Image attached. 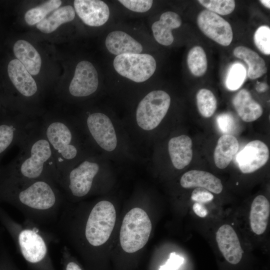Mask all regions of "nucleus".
Returning a JSON list of instances; mask_svg holds the SVG:
<instances>
[{
    "instance_id": "nucleus-2",
    "label": "nucleus",
    "mask_w": 270,
    "mask_h": 270,
    "mask_svg": "<svg viewBox=\"0 0 270 270\" xmlns=\"http://www.w3.org/2000/svg\"><path fill=\"white\" fill-rule=\"evenodd\" d=\"M18 146V154L6 166L0 167V174L49 180L59 186L61 175L40 122H38Z\"/></svg>"
},
{
    "instance_id": "nucleus-21",
    "label": "nucleus",
    "mask_w": 270,
    "mask_h": 270,
    "mask_svg": "<svg viewBox=\"0 0 270 270\" xmlns=\"http://www.w3.org/2000/svg\"><path fill=\"white\" fill-rule=\"evenodd\" d=\"M106 48L111 54L118 56L126 54H140L142 45L127 33L121 30H114L106 37Z\"/></svg>"
},
{
    "instance_id": "nucleus-11",
    "label": "nucleus",
    "mask_w": 270,
    "mask_h": 270,
    "mask_svg": "<svg viewBox=\"0 0 270 270\" xmlns=\"http://www.w3.org/2000/svg\"><path fill=\"white\" fill-rule=\"evenodd\" d=\"M37 122L26 116L2 114L0 118V160L8 150L20 144Z\"/></svg>"
},
{
    "instance_id": "nucleus-24",
    "label": "nucleus",
    "mask_w": 270,
    "mask_h": 270,
    "mask_svg": "<svg viewBox=\"0 0 270 270\" xmlns=\"http://www.w3.org/2000/svg\"><path fill=\"white\" fill-rule=\"evenodd\" d=\"M13 52L30 74H38L42 65L41 57L38 52L28 42L20 40L13 46Z\"/></svg>"
},
{
    "instance_id": "nucleus-19",
    "label": "nucleus",
    "mask_w": 270,
    "mask_h": 270,
    "mask_svg": "<svg viewBox=\"0 0 270 270\" xmlns=\"http://www.w3.org/2000/svg\"><path fill=\"white\" fill-rule=\"evenodd\" d=\"M168 150L173 166L177 170H182L192 160V140L185 134L172 137L168 142Z\"/></svg>"
},
{
    "instance_id": "nucleus-14",
    "label": "nucleus",
    "mask_w": 270,
    "mask_h": 270,
    "mask_svg": "<svg viewBox=\"0 0 270 270\" xmlns=\"http://www.w3.org/2000/svg\"><path fill=\"white\" fill-rule=\"evenodd\" d=\"M268 146L262 142H250L238 152L236 161L240 170L244 174L253 172L262 166L269 158Z\"/></svg>"
},
{
    "instance_id": "nucleus-30",
    "label": "nucleus",
    "mask_w": 270,
    "mask_h": 270,
    "mask_svg": "<svg viewBox=\"0 0 270 270\" xmlns=\"http://www.w3.org/2000/svg\"><path fill=\"white\" fill-rule=\"evenodd\" d=\"M196 104L200 114L204 118H210L214 113L217 107L216 99L209 90L202 88L197 92Z\"/></svg>"
},
{
    "instance_id": "nucleus-7",
    "label": "nucleus",
    "mask_w": 270,
    "mask_h": 270,
    "mask_svg": "<svg viewBox=\"0 0 270 270\" xmlns=\"http://www.w3.org/2000/svg\"><path fill=\"white\" fill-rule=\"evenodd\" d=\"M171 103L170 95L162 90L148 93L138 103L133 124L139 132L145 136L154 130L162 122Z\"/></svg>"
},
{
    "instance_id": "nucleus-10",
    "label": "nucleus",
    "mask_w": 270,
    "mask_h": 270,
    "mask_svg": "<svg viewBox=\"0 0 270 270\" xmlns=\"http://www.w3.org/2000/svg\"><path fill=\"white\" fill-rule=\"evenodd\" d=\"M115 70L121 76L136 82L149 79L156 71L154 58L147 54H126L116 56L114 60Z\"/></svg>"
},
{
    "instance_id": "nucleus-38",
    "label": "nucleus",
    "mask_w": 270,
    "mask_h": 270,
    "mask_svg": "<svg viewBox=\"0 0 270 270\" xmlns=\"http://www.w3.org/2000/svg\"><path fill=\"white\" fill-rule=\"evenodd\" d=\"M184 262V258L176 252H172L166 264L159 270H177Z\"/></svg>"
},
{
    "instance_id": "nucleus-13",
    "label": "nucleus",
    "mask_w": 270,
    "mask_h": 270,
    "mask_svg": "<svg viewBox=\"0 0 270 270\" xmlns=\"http://www.w3.org/2000/svg\"><path fill=\"white\" fill-rule=\"evenodd\" d=\"M98 84V74L96 68L90 62L82 60L76 66L68 92L74 98H86L96 92Z\"/></svg>"
},
{
    "instance_id": "nucleus-40",
    "label": "nucleus",
    "mask_w": 270,
    "mask_h": 270,
    "mask_svg": "<svg viewBox=\"0 0 270 270\" xmlns=\"http://www.w3.org/2000/svg\"><path fill=\"white\" fill-rule=\"evenodd\" d=\"M268 88V86L264 83L260 84L256 88V90L259 92L265 91Z\"/></svg>"
},
{
    "instance_id": "nucleus-9",
    "label": "nucleus",
    "mask_w": 270,
    "mask_h": 270,
    "mask_svg": "<svg viewBox=\"0 0 270 270\" xmlns=\"http://www.w3.org/2000/svg\"><path fill=\"white\" fill-rule=\"evenodd\" d=\"M152 223L142 209L134 208L124 216L120 234L123 250L133 253L142 248L147 243L152 231Z\"/></svg>"
},
{
    "instance_id": "nucleus-31",
    "label": "nucleus",
    "mask_w": 270,
    "mask_h": 270,
    "mask_svg": "<svg viewBox=\"0 0 270 270\" xmlns=\"http://www.w3.org/2000/svg\"><path fill=\"white\" fill-rule=\"evenodd\" d=\"M246 76V70L244 66L240 63L232 64L228 72L226 85L230 90L238 89L244 83Z\"/></svg>"
},
{
    "instance_id": "nucleus-41",
    "label": "nucleus",
    "mask_w": 270,
    "mask_h": 270,
    "mask_svg": "<svg viewBox=\"0 0 270 270\" xmlns=\"http://www.w3.org/2000/svg\"><path fill=\"white\" fill-rule=\"evenodd\" d=\"M4 104V96L2 94H0V118L2 116L4 113L1 111L0 108L1 106Z\"/></svg>"
},
{
    "instance_id": "nucleus-29",
    "label": "nucleus",
    "mask_w": 270,
    "mask_h": 270,
    "mask_svg": "<svg viewBox=\"0 0 270 270\" xmlns=\"http://www.w3.org/2000/svg\"><path fill=\"white\" fill-rule=\"evenodd\" d=\"M60 0H50L28 10L24 15L26 22L30 26L37 24L46 16L61 5Z\"/></svg>"
},
{
    "instance_id": "nucleus-4",
    "label": "nucleus",
    "mask_w": 270,
    "mask_h": 270,
    "mask_svg": "<svg viewBox=\"0 0 270 270\" xmlns=\"http://www.w3.org/2000/svg\"><path fill=\"white\" fill-rule=\"evenodd\" d=\"M0 222L12 238L16 248L34 270H55L49 253V245L58 238L50 230L24 220L13 219L0 205Z\"/></svg>"
},
{
    "instance_id": "nucleus-36",
    "label": "nucleus",
    "mask_w": 270,
    "mask_h": 270,
    "mask_svg": "<svg viewBox=\"0 0 270 270\" xmlns=\"http://www.w3.org/2000/svg\"><path fill=\"white\" fill-rule=\"evenodd\" d=\"M61 263L63 270H82L80 265L72 258L67 246H64L61 250Z\"/></svg>"
},
{
    "instance_id": "nucleus-42",
    "label": "nucleus",
    "mask_w": 270,
    "mask_h": 270,
    "mask_svg": "<svg viewBox=\"0 0 270 270\" xmlns=\"http://www.w3.org/2000/svg\"><path fill=\"white\" fill-rule=\"evenodd\" d=\"M260 2L268 8H270V1L269 0H260Z\"/></svg>"
},
{
    "instance_id": "nucleus-35",
    "label": "nucleus",
    "mask_w": 270,
    "mask_h": 270,
    "mask_svg": "<svg viewBox=\"0 0 270 270\" xmlns=\"http://www.w3.org/2000/svg\"><path fill=\"white\" fill-rule=\"evenodd\" d=\"M216 122L220 130L226 134L232 132L236 126L234 118L228 113L218 115L216 118Z\"/></svg>"
},
{
    "instance_id": "nucleus-16",
    "label": "nucleus",
    "mask_w": 270,
    "mask_h": 270,
    "mask_svg": "<svg viewBox=\"0 0 270 270\" xmlns=\"http://www.w3.org/2000/svg\"><path fill=\"white\" fill-rule=\"evenodd\" d=\"M216 235L218 248L226 261L232 264H238L244 250L234 229L230 225L224 224L218 228Z\"/></svg>"
},
{
    "instance_id": "nucleus-20",
    "label": "nucleus",
    "mask_w": 270,
    "mask_h": 270,
    "mask_svg": "<svg viewBox=\"0 0 270 270\" xmlns=\"http://www.w3.org/2000/svg\"><path fill=\"white\" fill-rule=\"evenodd\" d=\"M182 22L181 18L178 14L171 11L164 12L160 20L152 26L154 38L162 45H170L174 40L172 30L180 27Z\"/></svg>"
},
{
    "instance_id": "nucleus-22",
    "label": "nucleus",
    "mask_w": 270,
    "mask_h": 270,
    "mask_svg": "<svg viewBox=\"0 0 270 270\" xmlns=\"http://www.w3.org/2000/svg\"><path fill=\"white\" fill-rule=\"evenodd\" d=\"M234 106L240 118L246 122L258 119L263 114L262 106L254 100L245 89L238 91L232 100Z\"/></svg>"
},
{
    "instance_id": "nucleus-6",
    "label": "nucleus",
    "mask_w": 270,
    "mask_h": 270,
    "mask_svg": "<svg viewBox=\"0 0 270 270\" xmlns=\"http://www.w3.org/2000/svg\"><path fill=\"white\" fill-rule=\"evenodd\" d=\"M76 121L95 152L115 154L120 150L122 138L119 126L108 114L99 111L87 112Z\"/></svg>"
},
{
    "instance_id": "nucleus-12",
    "label": "nucleus",
    "mask_w": 270,
    "mask_h": 270,
    "mask_svg": "<svg viewBox=\"0 0 270 270\" xmlns=\"http://www.w3.org/2000/svg\"><path fill=\"white\" fill-rule=\"evenodd\" d=\"M197 24L204 34L220 44L228 46L232 42V26L219 15L208 10H203L198 16Z\"/></svg>"
},
{
    "instance_id": "nucleus-3",
    "label": "nucleus",
    "mask_w": 270,
    "mask_h": 270,
    "mask_svg": "<svg viewBox=\"0 0 270 270\" xmlns=\"http://www.w3.org/2000/svg\"><path fill=\"white\" fill-rule=\"evenodd\" d=\"M40 124L52 148L61 177L80 160L96 153L76 120L48 116Z\"/></svg>"
},
{
    "instance_id": "nucleus-18",
    "label": "nucleus",
    "mask_w": 270,
    "mask_h": 270,
    "mask_svg": "<svg viewBox=\"0 0 270 270\" xmlns=\"http://www.w3.org/2000/svg\"><path fill=\"white\" fill-rule=\"evenodd\" d=\"M180 184L185 188H201L216 194H220L223 189L220 178L210 172L200 170L185 172L180 179Z\"/></svg>"
},
{
    "instance_id": "nucleus-5",
    "label": "nucleus",
    "mask_w": 270,
    "mask_h": 270,
    "mask_svg": "<svg viewBox=\"0 0 270 270\" xmlns=\"http://www.w3.org/2000/svg\"><path fill=\"white\" fill-rule=\"evenodd\" d=\"M105 163L102 155L94 153L80 160L62 175L59 186L68 202L82 198L92 192Z\"/></svg>"
},
{
    "instance_id": "nucleus-1",
    "label": "nucleus",
    "mask_w": 270,
    "mask_h": 270,
    "mask_svg": "<svg viewBox=\"0 0 270 270\" xmlns=\"http://www.w3.org/2000/svg\"><path fill=\"white\" fill-rule=\"evenodd\" d=\"M66 202L59 186L52 181L0 174V204L11 205L24 220L40 228H51L52 230Z\"/></svg>"
},
{
    "instance_id": "nucleus-15",
    "label": "nucleus",
    "mask_w": 270,
    "mask_h": 270,
    "mask_svg": "<svg viewBox=\"0 0 270 270\" xmlns=\"http://www.w3.org/2000/svg\"><path fill=\"white\" fill-rule=\"evenodd\" d=\"M74 10L82 21L90 26H100L108 20L110 12L107 4L100 0H75Z\"/></svg>"
},
{
    "instance_id": "nucleus-28",
    "label": "nucleus",
    "mask_w": 270,
    "mask_h": 270,
    "mask_svg": "<svg viewBox=\"0 0 270 270\" xmlns=\"http://www.w3.org/2000/svg\"><path fill=\"white\" fill-rule=\"evenodd\" d=\"M187 64L194 76H201L205 74L208 68L207 58L201 46H195L190 50L187 56Z\"/></svg>"
},
{
    "instance_id": "nucleus-32",
    "label": "nucleus",
    "mask_w": 270,
    "mask_h": 270,
    "mask_svg": "<svg viewBox=\"0 0 270 270\" xmlns=\"http://www.w3.org/2000/svg\"><path fill=\"white\" fill-rule=\"evenodd\" d=\"M198 2L208 10L220 15L230 14L236 6L234 0H199Z\"/></svg>"
},
{
    "instance_id": "nucleus-27",
    "label": "nucleus",
    "mask_w": 270,
    "mask_h": 270,
    "mask_svg": "<svg viewBox=\"0 0 270 270\" xmlns=\"http://www.w3.org/2000/svg\"><path fill=\"white\" fill-rule=\"evenodd\" d=\"M76 12L71 6H66L56 10L50 16L36 24V28L44 34L51 33L61 24L72 21Z\"/></svg>"
},
{
    "instance_id": "nucleus-23",
    "label": "nucleus",
    "mask_w": 270,
    "mask_h": 270,
    "mask_svg": "<svg viewBox=\"0 0 270 270\" xmlns=\"http://www.w3.org/2000/svg\"><path fill=\"white\" fill-rule=\"evenodd\" d=\"M270 214V204L268 198L258 195L253 200L250 210V222L252 231L260 235L266 231Z\"/></svg>"
},
{
    "instance_id": "nucleus-17",
    "label": "nucleus",
    "mask_w": 270,
    "mask_h": 270,
    "mask_svg": "<svg viewBox=\"0 0 270 270\" xmlns=\"http://www.w3.org/2000/svg\"><path fill=\"white\" fill-rule=\"evenodd\" d=\"M8 77L16 90L22 96L30 98L37 93V84L30 72L16 58L10 60L7 66Z\"/></svg>"
},
{
    "instance_id": "nucleus-37",
    "label": "nucleus",
    "mask_w": 270,
    "mask_h": 270,
    "mask_svg": "<svg viewBox=\"0 0 270 270\" xmlns=\"http://www.w3.org/2000/svg\"><path fill=\"white\" fill-rule=\"evenodd\" d=\"M191 198L196 202L204 204L212 200L214 195L206 189L196 188L192 191Z\"/></svg>"
},
{
    "instance_id": "nucleus-26",
    "label": "nucleus",
    "mask_w": 270,
    "mask_h": 270,
    "mask_svg": "<svg viewBox=\"0 0 270 270\" xmlns=\"http://www.w3.org/2000/svg\"><path fill=\"white\" fill-rule=\"evenodd\" d=\"M234 56L242 60L248 65V76L252 80L262 76L267 72L264 60L255 52L244 46L236 47L233 52Z\"/></svg>"
},
{
    "instance_id": "nucleus-33",
    "label": "nucleus",
    "mask_w": 270,
    "mask_h": 270,
    "mask_svg": "<svg viewBox=\"0 0 270 270\" xmlns=\"http://www.w3.org/2000/svg\"><path fill=\"white\" fill-rule=\"evenodd\" d=\"M254 40L256 47L263 54H270V28L267 26H260L255 32Z\"/></svg>"
},
{
    "instance_id": "nucleus-25",
    "label": "nucleus",
    "mask_w": 270,
    "mask_h": 270,
    "mask_svg": "<svg viewBox=\"0 0 270 270\" xmlns=\"http://www.w3.org/2000/svg\"><path fill=\"white\" fill-rule=\"evenodd\" d=\"M239 144L236 138L232 134H224L217 142L214 152V161L220 169L226 168L238 150Z\"/></svg>"
},
{
    "instance_id": "nucleus-39",
    "label": "nucleus",
    "mask_w": 270,
    "mask_h": 270,
    "mask_svg": "<svg viewBox=\"0 0 270 270\" xmlns=\"http://www.w3.org/2000/svg\"><path fill=\"white\" fill-rule=\"evenodd\" d=\"M194 212L200 218H204L208 214V211L202 203L196 202L192 206Z\"/></svg>"
},
{
    "instance_id": "nucleus-8",
    "label": "nucleus",
    "mask_w": 270,
    "mask_h": 270,
    "mask_svg": "<svg viewBox=\"0 0 270 270\" xmlns=\"http://www.w3.org/2000/svg\"><path fill=\"white\" fill-rule=\"evenodd\" d=\"M116 219V210L112 203L106 200L96 203L90 211L84 228L86 243L95 248L104 244L113 230Z\"/></svg>"
},
{
    "instance_id": "nucleus-43",
    "label": "nucleus",
    "mask_w": 270,
    "mask_h": 270,
    "mask_svg": "<svg viewBox=\"0 0 270 270\" xmlns=\"http://www.w3.org/2000/svg\"><path fill=\"white\" fill-rule=\"evenodd\" d=\"M2 228H0V236H2Z\"/></svg>"
},
{
    "instance_id": "nucleus-34",
    "label": "nucleus",
    "mask_w": 270,
    "mask_h": 270,
    "mask_svg": "<svg viewBox=\"0 0 270 270\" xmlns=\"http://www.w3.org/2000/svg\"><path fill=\"white\" fill-rule=\"evenodd\" d=\"M118 2L128 9L136 12L148 11L153 4L150 0H120Z\"/></svg>"
}]
</instances>
